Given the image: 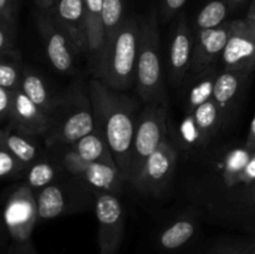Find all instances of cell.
Listing matches in <instances>:
<instances>
[{"label": "cell", "mask_w": 255, "mask_h": 254, "mask_svg": "<svg viewBox=\"0 0 255 254\" xmlns=\"http://www.w3.org/2000/svg\"><path fill=\"white\" fill-rule=\"evenodd\" d=\"M70 148L76 152L82 159L109 164V166L117 168L116 161H115V157L112 154L109 143L105 139L104 134L97 131L96 128L82 138H80L77 142H75L72 146H70Z\"/></svg>", "instance_id": "25"}, {"label": "cell", "mask_w": 255, "mask_h": 254, "mask_svg": "<svg viewBox=\"0 0 255 254\" xmlns=\"http://www.w3.org/2000/svg\"><path fill=\"white\" fill-rule=\"evenodd\" d=\"M221 71L249 72L255 70V21L232 20V32L221 60Z\"/></svg>", "instance_id": "12"}, {"label": "cell", "mask_w": 255, "mask_h": 254, "mask_svg": "<svg viewBox=\"0 0 255 254\" xmlns=\"http://www.w3.org/2000/svg\"><path fill=\"white\" fill-rule=\"evenodd\" d=\"M36 24L51 66L60 74H72L75 70V56L79 54L66 32L47 11L37 14Z\"/></svg>", "instance_id": "14"}, {"label": "cell", "mask_w": 255, "mask_h": 254, "mask_svg": "<svg viewBox=\"0 0 255 254\" xmlns=\"http://www.w3.org/2000/svg\"><path fill=\"white\" fill-rule=\"evenodd\" d=\"M39 221H51L70 214L81 213L95 206L92 188L69 174V178L55 181L35 193Z\"/></svg>", "instance_id": "6"}, {"label": "cell", "mask_w": 255, "mask_h": 254, "mask_svg": "<svg viewBox=\"0 0 255 254\" xmlns=\"http://www.w3.org/2000/svg\"><path fill=\"white\" fill-rule=\"evenodd\" d=\"M39 7L40 11H50L55 4V0H32Z\"/></svg>", "instance_id": "39"}, {"label": "cell", "mask_w": 255, "mask_h": 254, "mask_svg": "<svg viewBox=\"0 0 255 254\" xmlns=\"http://www.w3.org/2000/svg\"><path fill=\"white\" fill-rule=\"evenodd\" d=\"M237 217H251L255 219V183L244 198Z\"/></svg>", "instance_id": "34"}, {"label": "cell", "mask_w": 255, "mask_h": 254, "mask_svg": "<svg viewBox=\"0 0 255 254\" xmlns=\"http://www.w3.org/2000/svg\"><path fill=\"white\" fill-rule=\"evenodd\" d=\"M12 96H14V91L0 87V122L1 124H6L9 121L12 107Z\"/></svg>", "instance_id": "33"}, {"label": "cell", "mask_w": 255, "mask_h": 254, "mask_svg": "<svg viewBox=\"0 0 255 254\" xmlns=\"http://www.w3.org/2000/svg\"><path fill=\"white\" fill-rule=\"evenodd\" d=\"M94 129V110L89 90L81 82H75L60 95L51 116V128L44 137L45 147H70Z\"/></svg>", "instance_id": "4"}, {"label": "cell", "mask_w": 255, "mask_h": 254, "mask_svg": "<svg viewBox=\"0 0 255 254\" xmlns=\"http://www.w3.org/2000/svg\"><path fill=\"white\" fill-rule=\"evenodd\" d=\"M244 146H246L247 148L252 149V151H255V115L253 120H252V124L251 127H249V131L248 134H247V139L246 142H244Z\"/></svg>", "instance_id": "37"}, {"label": "cell", "mask_w": 255, "mask_h": 254, "mask_svg": "<svg viewBox=\"0 0 255 254\" xmlns=\"http://www.w3.org/2000/svg\"><path fill=\"white\" fill-rule=\"evenodd\" d=\"M19 89L45 114L50 117L52 116L60 101V95L52 92L51 87L47 85L40 72L32 67L25 66Z\"/></svg>", "instance_id": "23"}, {"label": "cell", "mask_w": 255, "mask_h": 254, "mask_svg": "<svg viewBox=\"0 0 255 254\" xmlns=\"http://www.w3.org/2000/svg\"><path fill=\"white\" fill-rule=\"evenodd\" d=\"M231 10L227 0H211L207 2L198 12L194 21V29L199 30L213 29L226 22L228 12Z\"/></svg>", "instance_id": "28"}, {"label": "cell", "mask_w": 255, "mask_h": 254, "mask_svg": "<svg viewBox=\"0 0 255 254\" xmlns=\"http://www.w3.org/2000/svg\"><path fill=\"white\" fill-rule=\"evenodd\" d=\"M224 122L218 105L213 101L204 102L192 114L184 115L178 127V143L188 151H201L209 146Z\"/></svg>", "instance_id": "9"}, {"label": "cell", "mask_w": 255, "mask_h": 254, "mask_svg": "<svg viewBox=\"0 0 255 254\" xmlns=\"http://www.w3.org/2000/svg\"><path fill=\"white\" fill-rule=\"evenodd\" d=\"M84 6L87 32V54L94 67L106 41L102 21V0H84Z\"/></svg>", "instance_id": "24"}, {"label": "cell", "mask_w": 255, "mask_h": 254, "mask_svg": "<svg viewBox=\"0 0 255 254\" xmlns=\"http://www.w3.org/2000/svg\"><path fill=\"white\" fill-rule=\"evenodd\" d=\"M136 89L139 99L144 104L168 106L162 74L159 29L156 12H151V15L141 22V37L136 66Z\"/></svg>", "instance_id": "5"}, {"label": "cell", "mask_w": 255, "mask_h": 254, "mask_svg": "<svg viewBox=\"0 0 255 254\" xmlns=\"http://www.w3.org/2000/svg\"><path fill=\"white\" fill-rule=\"evenodd\" d=\"M1 218L7 236L14 244L30 243L32 231L39 222V213L35 192L27 184H19L10 192Z\"/></svg>", "instance_id": "8"}, {"label": "cell", "mask_w": 255, "mask_h": 254, "mask_svg": "<svg viewBox=\"0 0 255 254\" xmlns=\"http://www.w3.org/2000/svg\"><path fill=\"white\" fill-rule=\"evenodd\" d=\"M254 183L255 151L244 144L231 147L212 159L201 187L202 199L216 217H237Z\"/></svg>", "instance_id": "1"}, {"label": "cell", "mask_w": 255, "mask_h": 254, "mask_svg": "<svg viewBox=\"0 0 255 254\" xmlns=\"http://www.w3.org/2000/svg\"><path fill=\"white\" fill-rule=\"evenodd\" d=\"M61 166L65 172L96 191L109 192L119 196L126 183L116 167L82 159L70 147H67L62 154Z\"/></svg>", "instance_id": "11"}, {"label": "cell", "mask_w": 255, "mask_h": 254, "mask_svg": "<svg viewBox=\"0 0 255 254\" xmlns=\"http://www.w3.org/2000/svg\"><path fill=\"white\" fill-rule=\"evenodd\" d=\"M11 254H37L36 251L32 247L31 242L27 244H21V246H17L14 244V248H12Z\"/></svg>", "instance_id": "38"}, {"label": "cell", "mask_w": 255, "mask_h": 254, "mask_svg": "<svg viewBox=\"0 0 255 254\" xmlns=\"http://www.w3.org/2000/svg\"><path fill=\"white\" fill-rule=\"evenodd\" d=\"M177 159L178 151L167 137L147 158L132 186L143 194L159 196L172 178Z\"/></svg>", "instance_id": "13"}, {"label": "cell", "mask_w": 255, "mask_h": 254, "mask_svg": "<svg viewBox=\"0 0 255 254\" xmlns=\"http://www.w3.org/2000/svg\"><path fill=\"white\" fill-rule=\"evenodd\" d=\"M127 0H102V21L106 39L117 31L125 20Z\"/></svg>", "instance_id": "29"}, {"label": "cell", "mask_w": 255, "mask_h": 254, "mask_svg": "<svg viewBox=\"0 0 255 254\" xmlns=\"http://www.w3.org/2000/svg\"><path fill=\"white\" fill-rule=\"evenodd\" d=\"M187 0H163L162 2V16L163 20L171 19L172 16L179 12V10L183 7Z\"/></svg>", "instance_id": "36"}, {"label": "cell", "mask_w": 255, "mask_h": 254, "mask_svg": "<svg viewBox=\"0 0 255 254\" xmlns=\"http://www.w3.org/2000/svg\"><path fill=\"white\" fill-rule=\"evenodd\" d=\"M49 12L74 44L77 54L87 52L84 0H55Z\"/></svg>", "instance_id": "18"}, {"label": "cell", "mask_w": 255, "mask_h": 254, "mask_svg": "<svg viewBox=\"0 0 255 254\" xmlns=\"http://www.w3.org/2000/svg\"><path fill=\"white\" fill-rule=\"evenodd\" d=\"M17 0H0V17L15 24L16 22Z\"/></svg>", "instance_id": "35"}, {"label": "cell", "mask_w": 255, "mask_h": 254, "mask_svg": "<svg viewBox=\"0 0 255 254\" xmlns=\"http://www.w3.org/2000/svg\"><path fill=\"white\" fill-rule=\"evenodd\" d=\"M193 54V34L184 15L179 16L172 32L168 52L169 80L174 87H179L191 70Z\"/></svg>", "instance_id": "17"}, {"label": "cell", "mask_w": 255, "mask_h": 254, "mask_svg": "<svg viewBox=\"0 0 255 254\" xmlns=\"http://www.w3.org/2000/svg\"><path fill=\"white\" fill-rule=\"evenodd\" d=\"M247 19L255 21V0H252L251 6L248 9V14H247Z\"/></svg>", "instance_id": "40"}, {"label": "cell", "mask_w": 255, "mask_h": 254, "mask_svg": "<svg viewBox=\"0 0 255 254\" xmlns=\"http://www.w3.org/2000/svg\"><path fill=\"white\" fill-rule=\"evenodd\" d=\"M255 242L238 238H223L217 241L206 254H253Z\"/></svg>", "instance_id": "30"}, {"label": "cell", "mask_w": 255, "mask_h": 254, "mask_svg": "<svg viewBox=\"0 0 255 254\" xmlns=\"http://www.w3.org/2000/svg\"><path fill=\"white\" fill-rule=\"evenodd\" d=\"M21 131L35 137H45L51 128V117L25 96L21 90H15L9 121Z\"/></svg>", "instance_id": "20"}, {"label": "cell", "mask_w": 255, "mask_h": 254, "mask_svg": "<svg viewBox=\"0 0 255 254\" xmlns=\"http://www.w3.org/2000/svg\"><path fill=\"white\" fill-rule=\"evenodd\" d=\"M221 74L218 65L209 66L201 72H189L184 77L182 87V106L184 115L192 114L197 107L213 97L214 86Z\"/></svg>", "instance_id": "21"}, {"label": "cell", "mask_w": 255, "mask_h": 254, "mask_svg": "<svg viewBox=\"0 0 255 254\" xmlns=\"http://www.w3.org/2000/svg\"><path fill=\"white\" fill-rule=\"evenodd\" d=\"M253 74L249 72L221 71L213 91V100L218 105L224 122L228 128L239 114Z\"/></svg>", "instance_id": "15"}, {"label": "cell", "mask_w": 255, "mask_h": 254, "mask_svg": "<svg viewBox=\"0 0 255 254\" xmlns=\"http://www.w3.org/2000/svg\"><path fill=\"white\" fill-rule=\"evenodd\" d=\"M0 146L26 167L42 158L37 137L21 131L10 122L0 127Z\"/></svg>", "instance_id": "22"}, {"label": "cell", "mask_w": 255, "mask_h": 254, "mask_svg": "<svg viewBox=\"0 0 255 254\" xmlns=\"http://www.w3.org/2000/svg\"><path fill=\"white\" fill-rule=\"evenodd\" d=\"M166 105L146 104L141 110L132 142L128 167V183L138 176L144 162L168 137Z\"/></svg>", "instance_id": "7"}, {"label": "cell", "mask_w": 255, "mask_h": 254, "mask_svg": "<svg viewBox=\"0 0 255 254\" xmlns=\"http://www.w3.org/2000/svg\"><path fill=\"white\" fill-rule=\"evenodd\" d=\"M95 128L104 134L122 178L128 183L129 156L139 116V104L126 92L116 91L91 79L87 85Z\"/></svg>", "instance_id": "2"}, {"label": "cell", "mask_w": 255, "mask_h": 254, "mask_svg": "<svg viewBox=\"0 0 255 254\" xmlns=\"http://www.w3.org/2000/svg\"><path fill=\"white\" fill-rule=\"evenodd\" d=\"M253 254H255V246H254V249H253Z\"/></svg>", "instance_id": "43"}, {"label": "cell", "mask_w": 255, "mask_h": 254, "mask_svg": "<svg viewBox=\"0 0 255 254\" xmlns=\"http://www.w3.org/2000/svg\"><path fill=\"white\" fill-rule=\"evenodd\" d=\"M2 125H4V124H1V122H0V127H1V126H2Z\"/></svg>", "instance_id": "44"}, {"label": "cell", "mask_w": 255, "mask_h": 254, "mask_svg": "<svg viewBox=\"0 0 255 254\" xmlns=\"http://www.w3.org/2000/svg\"><path fill=\"white\" fill-rule=\"evenodd\" d=\"M95 196V213H96L97 241L99 254H117L125 237L124 207L119 196L109 192L92 189Z\"/></svg>", "instance_id": "10"}, {"label": "cell", "mask_w": 255, "mask_h": 254, "mask_svg": "<svg viewBox=\"0 0 255 254\" xmlns=\"http://www.w3.org/2000/svg\"><path fill=\"white\" fill-rule=\"evenodd\" d=\"M199 224L194 214L181 213L167 222L156 234V244L164 253H177L197 238Z\"/></svg>", "instance_id": "19"}, {"label": "cell", "mask_w": 255, "mask_h": 254, "mask_svg": "<svg viewBox=\"0 0 255 254\" xmlns=\"http://www.w3.org/2000/svg\"><path fill=\"white\" fill-rule=\"evenodd\" d=\"M25 65L16 49L0 57V87L15 91L19 90Z\"/></svg>", "instance_id": "27"}, {"label": "cell", "mask_w": 255, "mask_h": 254, "mask_svg": "<svg viewBox=\"0 0 255 254\" xmlns=\"http://www.w3.org/2000/svg\"><path fill=\"white\" fill-rule=\"evenodd\" d=\"M15 49V24L0 17V57Z\"/></svg>", "instance_id": "32"}, {"label": "cell", "mask_w": 255, "mask_h": 254, "mask_svg": "<svg viewBox=\"0 0 255 254\" xmlns=\"http://www.w3.org/2000/svg\"><path fill=\"white\" fill-rule=\"evenodd\" d=\"M232 32V21L193 34V54L189 72H201L218 65Z\"/></svg>", "instance_id": "16"}, {"label": "cell", "mask_w": 255, "mask_h": 254, "mask_svg": "<svg viewBox=\"0 0 255 254\" xmlns=\"http://www.w3.org/2000/svg\"><path fill=\"white\" fill-rule=\"evenodd\" d=\"M141 22L127 17L122 26L105 41L94 70V77L116 91L126 92L136 85Z\"/></svg>", "instance_id": "3"}, {"label": "cell", "mask_w": 255, "mask_h": 254, "mask_svg": "<svg viewBox=\"0 0 255 254\" xmlns=\"http://www.w3.org/2000/svg\"><path fill=\"white\" fill-rule=\"evenodd\" d=\"M227 1H228L231 10H234V9H237V7L242 6V5H243L247 0H227Z\"/></svg>", "instance_id": "41"}, {"label": "cell", "mask_w": 255, "mask_h": 254, "mask_svg": "<svg viewBox=\"0 0 255 254\" xmlns=\"http://www.w3.org/2000/svg\"><path fill=\"white\" fill-rule=\"evenodd\" d=\"M27 167L0 146V179L24 176Z\"/></svg>", "instance_id": "31"}, {"label": "cell", "mask_w": 255, "mask_h": 254, "mask_svg": "<svg viewBox=\"0 0 255 254\" xmlns=\"http://www.w3.org/2000/svg\"><path fill=\"white\" fill-rule=\"evenodd\" d=\"M60 169H64V167H57L56 164L42 157L27 167L24 173V183L36 193L37 191L56 181Z\"/></svg>", "instance_id": "26"}, {"label": "cell", "mask_w": 255, "mask_h": 254, "mask_svg": "<svg viewBox=\"0 0 255 254\" xmlns=\"http://www.w3.org/2000/svg\"><path fill=\"white\" fill-rule=\"evenodd\" d=\"M5 233H6V229H5V226H4V222H2V218H0V241H1V239L4 238Z\"/></svg>", "instance_id": "42"}]
</instances>
